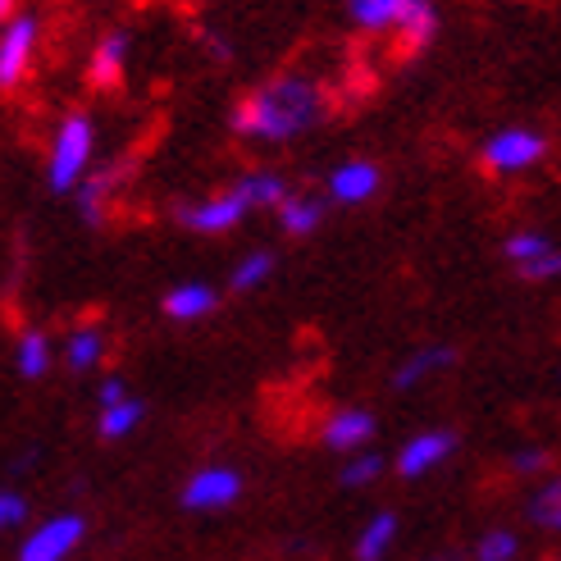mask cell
<instances>
[{"label":"cell","mask_w":561,"mask_h":561,"mask_svg":"<svg viewBox=\"0 0 561 561\" xmlns=\"http://www.w3.org/2000/svg\"><path fill=\"white\" fill-rule=\"evenodd\" d=\"M324 115H329V92L311 73H278L238 101L233 133L247 137V142L284 147V142L306 137L311 128H320Z\"/></svg>","instance_id":"1"},{"label":"cell","mask_w":561,"mask_h":561,"mask_svg":"<svg viewBox=\"0 0 561 561\" xmlns=\"http://www.w3.org/2000/svg\"><path fill=\"white\" fill-rule=\"evenodd\" d=\"M96 164V119L69 110V115L55 124L50 133V151H46V187L55 196H73L82 187V179L92 174Z\"/></svg>","instance_id":"2"},{"label":"cell","mask_w":561,"mask_h":561,"mask_svg":"<svg viewBox=\"0 0 561 561\" xmlns=\"http://www.w3.org/2000/svg\"><path fill=\"white\" fill-rule=\"evenodd\" d=\"M347 19L360 33H398L407 50H425L443 27L434 0H347Z\"/></svg>","instance_id":"3"},{"label":"cell","mask_w":561,"mask_h":561,"mask_svg":"<svg viewBox=\"0 0 561 561\" xmlns=\"http://www.w3.org/2000/svg\"><path fill=\"white\" fill-rule=\"evenodd\" d=\"M548 160V137L539 128H497L489 142L480 147V164L489 174H502V179H516V174H529L535 164Z\"/></svg>","instance_id":"4"},{"label":"cell","mask_w":561,"mask_h":561,"mask_svg":"<svg viewBox=\"0 0 561 561\" xmlns=\"http://www.w3.org/2000/svg\"><path fill=\"white\" fill-rule=\"evenodd\" d=\"M247 215H256V210L247 206V196H242L238 187H224V192H215V196H202V202H183V206L174 210V219L183 224V229H187V233H202V238L233 233Z\"/></svg>","instance_id":"5"},{"label":"cell","mask_w":561,"mask_h":561,"mask_svg":"<svg viewBox=\"0 0 561 561\" xmlns=\"http://www.w3.org/2000/svg\"><path fill=\"white\" fill-rule=\"evenodd\" d=\"M37 46H42V19L19 10L5 33H0V92L23 88V78L33 73Z\"/></svg>","instance_id":"6"},{"label":"cell","mask_w":561,"mask_h":561,"mask_svg":"<svg viewBox=\"0 0 561 561\" xmlns=\"http://www.w3.org/2000/svg\"><path fill=\"white\" fill-rule=\"evenodd\" d=\"M502 256L512 261V270L525 284H552L561 278V247L543 233V229H516L502 242Z\"/></svg>","instance_id":"7"},{"label":"cell","mask_w":561,"mask_h":561,"mask_svg":"<svg viewBox=\"0 0 561 561\" xmlns=\"http://www.w3.org/2000/svg\"><path fill=\"white\" fill-rule=\"evenodd\" d=\"M124 179H128V160H101V164H92V174L82 179V187L73 192L78 219L88 224V229H105V224H110V206H115V196L124 192Z\"/></svg>","instance_id":"8"},{"label":"cell","mask_w":561,"mask_h":561,"mask_svg":"<svg viewBox=\"0 0 561 561\" xmlns=\"http://www.w3.org/2000/svg\"><path fill=\"white\" fill-rule=\"evenodd\" d=\"M383 183V170L375 160H343V164H333L329 179H324V196H329V206H366L375 202V192Z\"/></svg>","instance_id":"9"},{"label":"cell","mask_w":561,"mask_h":561,"mask_svg":"<svg viewBox=\"0 0 561 561\" xmlns=\"http://www.w3.org/2000/svg\"><path fill=\"white\" fill-rule=\"evenodd\" d=\"M128 55H133V37L124 33V27H110V33H101V42H96L92 55H88V82H92L96 92L124 88Z\"/></svg>","instance_id":"10"},{"label":"cell","mask_w":561,"mask_h":561,"mask_svg":"<svg viewBox=\"0 0 561 561\" xmlns=\"http://www.w3.org/2000/svg\"><path fill=\"white\" fill-rule=\"evenodd\" d=\"M242 493V474L229 470V466H206V470H196L187 489H183V507L192 512H219V507H229V502H238Z\"/></svg>","instance_id":"11"},{"label":"cell","mask_w":561,"mask_h":561,"mask_svg":"<svg viewBox=\"0 0 561 561\" xmlns=\"http://www.w3.org/2000/svg\"><path fill=\"white\" fill-rule=\"evenodd\" d=\"M82 529H88V525H82V516H55V520H46L37 529V535H27L19 561H65L78 548Z\"/></svg>","instance_id":"12"},{"label":"cell","mask_w":561,"mask_h":561,"mask_svg":"<svg viewBox=\"0 0 561 561\" xmlns=\"http://www.w3.org/2000/svg\"><path fill=\"white\" fill-rule=\"evenodd\" d=\"M453 453H457V434H447V430L415 434L398 453V474H402V480H420V474H430L434 466H443Z\"/></svg>","instance_id":"13"},{"label":"cell","mask_w":561,"mask_h":561,"mask_svg":"<svg viewBox=\"0 0 561 561\" xmlns=\"http://www.w3.org/2000/svg\"><path fill=\"white\" fill-rule=\"evenodd\" d=\"M324 210H329V196H316V192L293 187L284 202L274 206V219H278V229H284L288 238H311L320 224H324Z\"/></svg>","instance_id":"14"},{"label":"cell","mask_w":561,"mask_h":561,"mask_svg":"<svg viewBox=\"0 0 561 561\" xmlns=\"http://www.w3.org/2000/svg\"><path fill=\"white\" fill-rule=\"evenodd\" d=\"M370 438H375V415L360 407H343L324 420V447H333V453H360Z\"/></svg>","instance_id":"15"},{"label":"cell","mask_w":561,"mask_h":561,"mask_svg":"<svg viewBox=\"0 0 561 561\" xmlns=\"http://www.w3.org/2000/svg\"><path fill=\"white\" fill-rule=\"evenodd\" d=\"M457 360V352L453 347H443V343H430V347H415L398 370H392V388L398 392H411V388H420L425 379H434V375H443L447 366Z\"/></svg>","instance_id":"16"},{"label":"cell","mask_w":561,"mask_h":561,"mask_svg":"<svg viewBox=\"0 0 561 561\" xmlns=\"http://www.w3.org/2000/svg\"><path fill=\"white\" fill-rule=\"evenodd\" d=\"M164 316L170 320H179V324H192V320H206L215 306H219V293L210 288V284H179V288H170L164 293Z\"/></svg>","instance_id":"17"},{"label":"cell","mask_w":561,"mask_h":561,"mask_svg":"<svg viewBox=\"0 0 561 561\" xmlns=\"http://www.w3.org/2000/svg\"><path fill=\"white\" fill-rule=\"evenodd\" d=\"M101 360H105V333H101V324L69 329V339H65V366L73 375H88V370L101 366Z\"/></svg>","instance_id":"18"},{"label":"cell","mask_w":561,"mask_h":561,"mask_svg":"<svg viewBox=\"0 0 561 561\" xmlns=\"http://www.w3.org/2000/svg\"><path fill=\"white\" fill-rule=\"evenodd\" d=\"M233 187L247 196V206H251V210H274V206L293 192V187L284 183V174H274V170H247Z\"/></svg>","instance_id":"19"},{"label":"cell","mask_w":561,"mask_h":561,"mask_svg":"<svg viewBox=\"0 0 561 561\" xmlns=\"http://www.w3.org/2000/svg\"><path fill=\"white\" fill-rule=\"evenodd\" d=\"M14 366L23 379H42L50 370V339L42 329H23L14 343Z\"/></svg>","instance_id":"20"},{"label":"cell","mask_w":561,"mask_h":561,"mask_svg":"<svg viewBox=\"0 0 561 561\" xmlns=\"http://www.w3.org/2000/svg\"><path fill=\"white\" fill-rule=\"evenodd\" d=\"M274 278V251H265V247H256V251H247V256L229 270V288L233 293H256V288H265Z\"/></svg>","instance_id":"21"},{"label":"cell","mask_w":561,"mask_h":561,"mask_svg":"<svg viewBox=\"0 0 561 561\" xmlns=\"http://www.w3.org/2000/svg\"><path fill=\"white\" fill-rule=\"evenodd\" d=\"M142 415H147V407L137 402V398H124V402H115V407H101V420H96V430H101V438H128L137 425H142Z\"/></svg>","instance_id":"22"},{"label":"cell","mask_w":561,"mask_h":561,"mask_svg":"<svg viewBox=\"0 0 561 561\" xmlns=\"http://www.w3.org/2000/svg\"><path fill=\"white\" fill-rule=\"evenodd\" d=\"M392 539H398V516H392V512H379L366 529H360L356 557H360V561H379V557L392 548Z\"/></svg>","instance_id":"23"},{"label":"cell","mask_w":561,"mask_h":561,"mask_svg":"<svg viewBox=\"0 0 561 561\" xmlns=\"http://www.w3.org/2000/svg\"><path fill=\"white\" fill-rule=\"evenodd\" d=\"M529 520H535L539 529H557V535H561V474H557V480H548L535 497H529Z\"/></svg>","instance_id":"24"},{"label":"cell","mask_w":561,"mask_h":561,"mask_svg":"<svg viewBox=\"0 0 561 561\" xmlns=\"http://www.w3.org/2000/svg\"><path fill=\"white\" fill-rule=\"evenodd\" d=\"M512 557H516L512 529H489V535L480 539V548H474V561H512Z\"/></svg>","instance_id":"25"},{"label":"cell","mask_w":561,"mask_h":561,"mask_svg":"<svg viewBox=\"0 0 561 561\" xmlns=\"http://www.w3.org/2000/svg\"><path fill=\"white\" fill-rule=\"evenodd\" d=\"M379 470H383L379 453H360V457H352V461L343 466V484H347V489H360V484L379 480Z\"/></svg>","instance_id":"26"},{"label":"cell","mask_w":561,"mask_h":561,"mask_svg":"<svg viewBox=\"0 0 561 561\" xmlns=\"http://www.w3.org/2000/svg\"><path fill=\"white\" fill-rule=\"evenodd\" d=\"M23 512H27V502H23L14 489H0V529L19 525V520H23Z\"/></svg>","instance_id":"27"},{"label":"cell","mask_w":561,"mask_h":561,"mask_svg":"<svg viewBox=\"0 0 561 561\" xmlns=\"http://www.w3.org/2000/svg\"><path fill=\"white\" fill-rule=\"evenodd\" d=\"M543 466H548V453H543V447H525V453L512 457V470H516V474H539Z\"/></svg>","instance_id":"28"},{"label":"cell","mask_w":561,"mask_h":561,"mask_svg":"<svg viewBox=\"0 0 561 561\" xmlns=\"http://www.w3.org/2000/svg\"><path fill=\"white\" fill-rule=\"evenodd\" d=\"M124 398H128V383H124L119 375H110V379L96 388V402H101V407H115V402H124Z\"/></svg>","instance_id":"29"},{"label":"cell","mask_w":561,"mask_h":561,"mask_svg":"<svg viewBox=\"0 0 561 561\" xmlns=\"http://www.w3.org/2000/svg\"><path fill=\"white\" fill-rule=\"evenodd\" d=\"M19 14V0H0V33H5L10 27V19Z\"/></svg>","instance_id":"30"},{"label":"cell","mask_w":561,"mask_h":561,"mask_svg":"<svg viewBox=\"0 0 561 561\" xmlns=\"http://www.w3.org/2000/svg\"><path fill=\"white\" fill-rule=\"evenodd\" d=\"M430 561H461L457 552H443V557H430Z\"/></svg>","instance_id":"31"}]
</instances>
